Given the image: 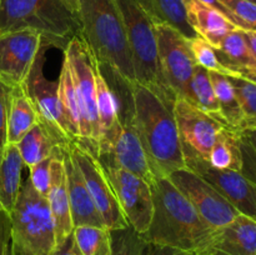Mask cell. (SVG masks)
<instances>
[{"label": "cell", "instance_id": "cell-1", "mask_svg": "<svg viewBox=\"0 0 256 255\" xmlns=\"http://www.w3.org/2000/svg\"><path fill=\"white\" fill-rule=\"evenodd\" d=\"M152 222L142 235L148 244L185 252L210 250L215 230L202 219L192 202L168 176L155 178Z\"/></svg>", "mask_w": 256, "mask_h": 255}, {"label": "cell", "instance_id": "cell-2", "mask_svg": "<svg viewBox=\"0 0 256 255\" xmlns=\"http://www.w3.org/2000/svg\"><path fill=\"white\" fill-rule=\"evenodd\" d=\"M130 92L135 129L155 176H169L186 169L174 106L138 82L130 84Z\"/></svg>", "mask_w": 256, "mask_h": 255}, {"label": "cell", "instance_id": "cell-3", "mask_svg": "<svg viewBox=\"0 0 256 255\" xmlns=\"http://www.w3.org/2000/svg\"><path fill=\"white\" fill-rule=\"evenodd\" d=\"M80 36L100 65L128 84L136 82L132 52L114 0H80Z\"/></svg>", "mask_w": 256, "mask_h": 255}, {"label": "cell", "instance_id": "cell-4", "mask_svg": "<svg viewBox=\"0 0 256 255\" xmlns=\"http://www.w3.org/2000/svg\"><path fill=\"white\" fill-rule=\"evenodd\" d=\"M22 29L35 30L62 50L82 32L79 18L60 0H0V34Z\"/></svg>", "mask_w": 256, "mask_h": 255}, {"label": "cell", "instance_id": "cell-5", "mask_svg": "<svg viewBox=\"0 0 256 255\" xmlns=\"http://www.w3.org/2000/svg\"><path fill=\"white\" fill-rule=\"evenodd\" d=\"M10 214L12 255H52L56 246L55 225L46 198L28 178L22 180Z\"/></svg>", "mask_w": 256, "mask_h": 255}, {"label": "cell", "instance_id": "cell-6", "mask_svg": "<svg viewBox=\"0 0 256 255\" xmlns=\"http://www.w3.org/2000/svg\"><path fill=\"white\" fill-rule=\"evenodd\" d=\"M122 16L136 82L154 90L166 104L174 106L176 98L165 84L158 62L154 22L138 0H114Z\"/></svg>", "mask_w": 256, "mask_h": 255}, {"label": "cell", "instance_id": "cell-7", "mask_svg": "<svg viewBox=\"0 0 256 255\" xmlns=\"http://www.w3.org/2000/svg\"><path fill=\"white\" fill-rule=\"evenodd\" d=\"M64 56L69 62L80 112V139L78 142L98 156L100 128L95 88V59L80 35L68 42Z\"/></svg>", "mask_w": 256, "mask_h": 255}, {"label": "cell", "instance_id": "cell-8", "mask_svg": "<svg viewBox=\"0 0 256 255\" xmlns=\"http://www.w3.org/2000/svg\"><path fill=\"white\" fill-rule=\"evenodd\" d=\"M154 29L162 79L176 99L190 102V84L196 68L190 40L166 24H154Z\"/></svg>", "mask_w": 256, "mask_h": 255}, {"label": "cell", "instance_id": "cell-9", "mask_svg": "<svg viewBox=\"0 0 256 255\" xmlns=\"http://www.w3.org/2000/svg\"><path fill=\"white\" fill-rule=\"evenodd\" d=\"M99 162L112 184L128 224L138 234L142 235L152 222L154 212L152 186L138 175L115 166L106 160L99 159Z\"/></svg>", "mask_w": 256, "mask_h": 255}, {"label": "cell", "instance_id": "cell-10", "mask_svg": "<svg viewBox=\"0 0 256 255\" xmlns=\"http://www.w3.org/2000/svg\"><path fill=\"white\" fill-rule=\"evenodd\" d=\"M79 165L89 194L99 212L105 226L109 230H120L129 228L122 214L112 184L100 164L96 155L78 140L70 142L68 146Z\"/></svg>", "mask_w": 256, "mask_h": 255}, {"label": "cell", "instance_id": "cell-11", "mask_svg": "<svg viewBox=\"0 0 256 255\" xmlns=\"http://www.w3.org/2000/svg\"><path fill=\"white\" fill-rule=\"evenodd\" d=\"M49 44L44 42L22 88L34 105L39 122L65 142H74L60 104L59 84L49 80L44 74L45 52Z\"/></svg>", "mask_w": 256, "mask_h": 255}, {"label": "cell", "instance_id": "cell-12", "mask_svg": "<svg viewBox=\"0 0 256 255\" xmlns=\"http://www.w3.org/2000/svg\"><path fill=\"white\" fill-rule=\"evenodd\" d=\"M168 178L212 229H220L240 215L212 184L188 168L176 170Z\"/></svg>", "mask_w": 256, "mask_h": 255}, {"label": "cell", "instance_id": "cell-13", "mask_svg": "<svg viewBox=\"0 0 256 255\" xmlns=\"http://www.w3.org/2000/svg\"><path fill=\"white\" fill-rule=\"evenodd\" d=\"M172 112L184 156H198L206 162L220 132L226 125L180 98L175 100Z\"/></svg>", "mask_w": 256, "mask_h": 255}, {"label": "cell", "instance_id": "cell-14", "mask_svg": "<svg viewBox=\"0 0 256 255\" xmlns=\"http://www.w3.org/2000/svg\"><path fill=\"white\" fill-rule=\"evenodd\" d=\"M42 44V35L32 29L0 34V79L12 88L22 86Z\"/></svg>", "mask_w": 256, "mask_h": 255}, {"label": "cell", "instance_id": "cell-15", "mask_svg": "<svg viewBox=\"0 0 256 255\" xmlns=\"http://www.w3.org/2000/svg\"><path fill=\"white\" fill-rule=\"evenodd\" d=\"M185 165L212 184L240 214L256 222V184L240 172L215 169L198 156H185Z\"/></svg>", "mask_w": 256, "mask_h": 255}, {"label": "cell", "instance_id": "cell-16", "mask_svg": "<svg viewBox=\"0 0 256 255\" xmlns=\"http://www.w3.org/2000/svg\"><path fill=\"white\" fill-rule=\"evenodd\" d=\"M64 166L66 174L68 195H69L70 212H72V225H92V226L106 228L99 212L95 208L94 202L89 194L86 184L84 182L79 165L69 149L64 152Z\"/></svg>", "mask_w": 256, "mask_h": 255}, {"label": "cell", "instance_id": "cell-17", "mask_svg": "<svg viewBox=\"0 0 256 255\" xmlns=\"http://www.w3.org/2000/svg\"><path fill=\"white\" fill-rule=\"evenodd\" d=\"M66 150V149H65ZM64 150V152H65ZM64 152L55 155L52 162V180L46 199L55 225L56 245L64 242L72 232V212H70L69 195H68L66 174L64 166Z\"/></svg>", "mask_w": 256, "mask_h": 255}, {"label": "cell", "instance_id": "cell-18", "mask_svg": "<svg viewBox=\"0 0 256 255\" xmlns=\"http://www.w3.org/2000/svg\"><path fill=\"white\" fill-rule=\"evenodd\" d=\"M210 249L222 255H256V222L238 215L232 222L215 230Z\"/></svg>", "mask_w": 256, "mask_h": 255}, {"label": "cell", "instance_id": "cell-19", "mask_svg": "<svg viewBox=\"0 0 256 255\" xmlns=\"http://www.w3.org/2000/svg\"><path fill=\"white\" fill-rule=\"evenodd\" d=\"M219 62L238 78H245L256 82V62L242 29L230 32L214 48Z\"/></svg>", "mask_w": 256, "mask_h": 255}, {"label": "cell", "instance_id": "cell-20", "mask_svg": "<svg viewBox=\"0 0 256 255\" xmlns=\"http://www.w3.org/2000/svg\"><path fill=\"white\" fill-rule=\"evenodd\" d=\"M188 20L199 36L218 48L222 40L235 29H239L222 12L198 0H185Z\"/></svg>", "mask_w": 256, "mask_h": 255}, {"label": "cell", "instance_id": "cell-21", "mask_svg": "<svg viewBox=\"0 0 256 255\" xmlns=\"http://www.w3.org/2000/svg\"><path fill=\"white\" fill-rule=\"evenodd\" d=\"M69 144V142L62 140L39 122L22 138L19 142H16V146L24 165L30 168L46 158L64 152Z\"/></svg>", "mask_w": 256, "mask_h": 255}, {"label": "cell", "instance_id": "cell-22", "mask_svg": "<svg viewBox=\"0 0 256 255\" xmlns=\"http://www.w3.org/2000/svg\"><path fill=\"white\" fill-rule=\"evenodd\" d=\"M25 168L16 144H6L0 148V205L12 212L22 182Z\"/></svg>", "mask_w": 256, "mask_h": 255}, {"label": "cell", "instance_id": "cell-23", "mask_svg": "<svg viewBox=\"0 0 256 255\" xmlns=\"http://www.w3.org/2000/svg\"><path fill=\"white\" fill-rule=\"evenodd\" d=\"M154 24H166L188 40L198 36L190 25L185 0H138Z\"/></svg>", "mask_w": 256, "mask_h": 255}, {"label": "cell", "instance_id": "cell-24", "mask_svg": "<svg viewBox=\"0 0 256 255\" xmlns=\"http://www.w3.org/2000/svg\"><path fill=\"white\" fill-rule=\"evenodd\" d=\"M39 122L34 105L22 86L12 88V104L8 120V144H16Z\"/></svg>", "mask_w": 256, "mask_h": 255}, {"label": "cell", "instance_id": "cell-25", "mask_svg": "<svg viewBox=\"0 0 256 255\" xmlns=\"http://www.w3.org/2000/svg\"><path fill=\"white\" fill-rule=\"evenodd\" d=\"M95 88H96V108L100 128V145L112 134L119 122V106H118L116 96L105 79V75L102 74L96 60H95Z\"/></svg>", "mask_w": 256, "mask_h": 255}, {"label": "cell", "instance_id": "cell-26", "mask_svg": "<svg viewBox=\"0 0 256 255\" xmlns=\"http://www.w3.org/2000/svg\"><path fill=\"white\" fill-rule=\"evenodd\" d=\"M212 168L220 170H236L242 168L239 130L225 126L206 160Z\"/></svg>", "mask_w": 256, "mask_h": 255}, {"label": "cell", "instance_id": "cell-27", "mask_svg": "<svg viewBox=\"0 0 256 255\" xmlns=\"http://www.w3.org/2000/svg\"><path fill=\"white\" fill-rule=\"evenodd\" d=\"M210 80L214 88L215 96L219 104L220 112L228 126L235 130H242V112L235 90L226 75L209 72Z\"/></svg>", "mask_w": 256, "mask_h": 255}, {"label": "cell", "instance_id": "cell-28", "mask_svg": "<svg viewBox=\"0 0 256 255\" xmlns=\"http://www.w3.org/2000/svg\"><path fill=\"white\" fill-rule=\"evenodd\" d=\"M190 102L199 108L205 114L210 115L212 118L226 125L222 112H220L216 96H215L209 72L204 68L199 66V65H196V68H195L192 84H190Z\"/></svg>", "mask_w": 256, "mask_h": 255}, {"label": "cell", "instance_id": "cell-29", "mask_svg": "<svg viewBox=\"0 0 256 255\" xmlns=\"http://www.w3.org/2000/svg\"><path fill=\"white\" fill-rule=\"evenodd\" d=\"M59 99L62 104V112L69 125L70 132L74 140L80 139V112L78 106L76 94H75L74 82H72V72H70L69 62L64 56L60 70L59 80Z\"/></svg>", "mask_w": 256, "mask_h": 255}, {"label": "cell", "instance_id": "cell-30", "mask_svg": "<svg viewBox=\"0 0 256 255\" xmlns=\"http://www.w3.org/2000/svg\"><path fill=\"white\" fill-rule=\"evenodd\" d=\"M82 255H112V232L108 228L82 225L72 229Z\"/></svg>", "mask_w": 256, "mask_h": 255}, {"label": "cell", "instance_id": "cell-31", "mask_svg": "<svg viewBox=\"0 0 256 255\" xmlns=\"http://www.w3.org/2000/svg\"><path fill=\"white\" fill-rule=\"evenodd\" d=\"M228 78L234 88L242 108V130L256 129V82L245 78Z\"/></svg>", "mask_w": 256, "mask_h": 255}, {"label": "cell", "instance_id": "cell-32", "mask_svg": "<svg viewBox=\"0 0 256 255\" xmlns=\"http://www.w3.org/2000/svg\"><path fill=\"white\" fill-rule=\"evenodd\" d=\"M190 48H192V55H194L196 65L204 68L208 72H219V74L226 75V76L238 78L234 72H230L229 69H226V68L219 62L214 46H212V44H209L204 38L198 35L194 39L190 40Z\"/></svg>", "mask_w": 256, "mask_h": 255}, {"label": "cell", "instance_id": "cell-33", "mask_svg": "<svg viewBox=\"0 0 256 255\" xmlns=\"http://www.w3.org/2000/svg\"><path fill=\"white\" fill-rule=\"evenodd\" d=\"M112 255H145L148 242L132 228L110 230Z\"/></svg>", "mask_w": 256, "mask_h": 255}, {"label": "cell", "instance_id": "cell-34", "mask_svg": "<svg viewBox=\"0 0 256 255\" xmlns=\"http://www.w3.org/2000/svg\"><path fill=\"white\" fill-rule=\"evenodd\" d=\"M242 168L240 172L256 184V129L239 130Z\"/></svg>", "mask_w": 256, "mask_h": 255}, {"label": "cell", "instance_id": "cell-35", "mask_svg": "<svg viewBox=\"0 0 256 255\" xmlns=\"http://www.w3.org/2000/svg\"><path fill=\"white\" fill-rule=\"evenodd\" d=\"M235 18L242 30L256 32V4L249 0H219Z\"/></svg>", "mask_w": 256, "mask_h": 255}, {"label": "cell", "instance_id": "cell-36", "mask_svg": "<svg viewBox=\"0 0 256 255\" xmlns=\"http://www.w3.org/2000/svg\"><path fill=\"white\" fill-rule=\"evenodd\" d=\"M58 154H60V152H58ZM55 155L46 158V159L42 160V162H36L29 168V179L32 182V185L44 198H46L49 194L50 180H52V162Z\"/></svg>", "mask_w": 256, "mask_h": 255}, {"label": "cell", "instance_id": "cell-37", "mask_svg": "<svg viewBox=\"0 0 256 255\" xmlns=\"http://www.w3.org/2000/svg\"><path fill=\"white\" fill-rule=\"evenodd\" d=\"M12 88L0 79V148L8 144V120L12 104Z\"/></svg>", "mask_w": 256, "mask_h": 255}, {"label": "cell", "instance_id": "cell-38", "mask_svg": "<svg viewBox=\"0 0 256 255\" xmlns=\"http://www.w3.org/2000/svg\"><path fill=\"white\" fill-rule=\"evenodd\" d=\"M0 255H12V232L10 214L0 205Z\"/></svg>", "mask_w": 256, "mask_h": 255}, {"label": "cell", "instance_id": "cell-39", "mask_svg": "<svg viewBox=\"0 0 256 255\" xmlns=\"http://www.w3.org/2000/svg\"><path fill=\"white\" fill-rule=\"evenodd\" d=\"M145 255H222L214 250H204V252H185V250L172 249V248L158 246V245L148 244Z\"/></svg>", "mask_w": 256, "mask_h": 255}, {"label": "cell", "instance_id": "cell-40", "mask_svg": "<svg viewBox=\"0 0 256 255\" xmlns=\"http://www.w3.org/2000/svg\"><path fill=\"white\" fill-rule=\"evenodd\" d=\"M52 255H82L79 249H78L76 242H75L72 232L64 240V242H60V244H58L56 246H55Z\"/></svg>", "mask_w": 256, "mask_h": 255}, {"label": "cell", "instance_id": "cell-41", "mask_svg": "<svg viewBox=\"0 0 256 255\" xmlns=\"http://www.w3.org/2000/svg\"><path fill=\"white\" fill-rule=\"evenodd\" d=\"M198 2H204V4L209 5V6H212V8H214V9L219 10V12H222V14H224L225 16H226L228 19L230 20V22H234V24L238 26V22H236V20H235V18L232 16V14H230L229 10H228L226 8H225L224 5H222V2H219V0H198ZM238 28H239V26H238ZM239 29H240V28H239Z\"/></svg>", "mask_w": 256, "mask_h": 255}, {"label": "cell", "instance_id": "cell-42", "mask_svg": "<svg viewBox=\"0 0 256 255\" xmlns=\"http://www.w3.org/2000/svg\"><path fill=\"white\" fill-rule=\"evenodd\" d=\"M60 2L65 5V8H66L72 14L78 16L80 8V0H60Z\"/></svg>", "mask_w": 256, "mask_h": 255}, {"label": "cell", "instance_id": "cell-43", "mask_svg": "<svg viewBox=\"0 0 256 255\" xmlns=\"http://www.w3.org/2000/svg\"><path fill=\"white\" fill-rule=\"evenodd\" d=\"M245 32V36H246L248 42L250 45V49H252V55L255 58V62H256V32L254 30H244Z\"/></svg>", "mask_w": 256, "mask_h": 255}, {"label": "cell", "instance_id": "cell-44", "mask_svg": "<svg viewBox=\"0 0 256 255\" xmlns=\"http://www.w3.org/2000/svg\"><path fill=\"white\" fill-rule=\"evenodd\" d=\"M249 2H255V4H256V0H249Z\"/></svg>", "mask_w": 256, "mask_h": 255}]
</instances>
